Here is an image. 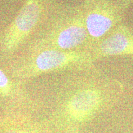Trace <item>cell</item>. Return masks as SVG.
Instances as JSON below:
<instances>
[{
	"mask_svg": "<svg viewBox=\"0 0 133 133\" xmlns=\"http://www.w3.org/2000/svg\"><path fill=\"white\" fill-rule=\"evenodd\" d=\"M27 48L26 52L44 49L90 52L91 42L81 6L53 10Z\"/></svg>",
	"mask_w": 133,
	"mask_h": 133,
	"instance_id": "cell-1",
	"label": "cell"
},
{
	"mask_svg": "<svg viewBox=\"0 0 133 133\" xmlns=\"http://www.w3.org/2000/svg\"><path fill=\"white\" fill-rule=\"evenodd\" d=\"M89 51H63L44 49L26 52L12 59L7 66L9 74L17 81L64 71H85L95 68Z\"/></svg>",
	"mask_w": 133,
	"mask_h": 133,
	"instance_id": "cell-2",
	"label": "cell"
},
{
	"mask_svg": "<svg viewBox=\"0 0 133 133\" xmlns=\"http://www.w3.org/2000/svg\"><path fill=\"white\" fill-rule=\"evenodd\" d=\"M133 0H83L80 5L91 46L122 23Z\"/></svg>",
	"mask_w": 133,
	"mask_h": 133,
	"instance_id": "cell-3",
	"label": "cell"
},
{
	"mask_svg": "<svg viewBox=\"0 0 133 133\" xmlns=\"http://www.w3.org/2000/svg\"><path fill=\"white\" fill-rule=\"evenodd\" d=\"M90 53L95 62L112 56L133 57V26L118 25L91 46Z\"/></svg>",
	"mask_w": 133,
	"mask_h": 133,
	"instance_id": "cell-4",
	"label": "cell"
},
{
	"mask_svg": "<svg viewBox=\"0 0 133 133\" xmlns=\"http://www.w3.org/2000/svg\"><path fill=\"white\" fill-rule=\"evenodd\" d=\"M102 93L97 89L86 88L73 93L65 104V111L71 119L83 121L90 116L101 107Z\"/></svg>",
	"mask_w": 133,
	"mask_h": 133,
	"instance_id": "cell-5",
	"label": "cell"
},
{
	"mask_svg": "<svg viewBox=\"0 0 133 133\" xmlns=\"http://www.w3.org/2000/svg\"><path fill=\"white\" fill-rule=\"evenodd\" d=\"M0 68V100L15 102L24 99V91L17 80Z\"/></svg>",
	"mask_w": 133,
	"mask_h": 133,
	"instance_id": "cell-6",
	"label": "cell"
},
{
	"mask_svg": "<svg viewBox=\"0 0 133 133\" xmlns=\"http://www.w3.org/2000/svg\"><path fill=\"white\" fill-rule=\"evenodd\" d=\"M1 133H40L36 126L13 119H4L0 123Z\"/></svg>",
	"mask_w": 133,
	"mask_h": 133,
	"instance_id": "cell-7",
	"label": "cell"
}]
</instances>
